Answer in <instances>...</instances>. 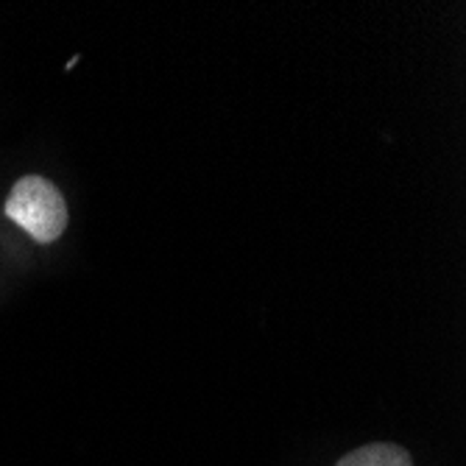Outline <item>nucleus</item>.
Listing matches in <instances>:
<instances>
[{
  "instance_id": "f03ea898",
  "label": "nucleus",
  "mask_w": 466,
  "mask_h": 466,
  "mask_svg": "<svg viewBox=\"0 0 466 466\" xmlns=\"http://www.w3.org/2000/svg\"><path fill=\"white\" fill-rule=\"evenodd\" d=\"M335 466H413L410 452L402 450L400 444H366L344 455Z\"/></svg>"
},
{
  "instance_id": "f257e3e1",
  "label": "nucleus",
  "mask_w": 466,
  "mask_h": 466,
  "mask_svg": "<svg viewBox=\"0 0 466 466\" xmlns=\"http://www.w3.org/2000/svg\"><path fill=\"white\" fill-rule=\"evenodd\" d=\"M4 213L36 243H54L67 229V204L59 187L46 177H23L12 187Z\"/></svg>"
}]
</instances>
